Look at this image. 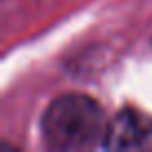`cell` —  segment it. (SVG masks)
Listing matches in <instances>:
<instances>
[{"label": "cell", "mask_w": 152, "mask_h": 152, "mask_svg": "<svg viewBox=\"0 0 152 152\" xmlns=\"http://www.w3.org/2000/svg\"><path fill=\"white\" fill-rule=\"evenodd\" d=\"M105 114L87 94H63L47 105L40 119L43 139L58 150L90 148L105 132Z\"/></svg>", "instance_id": "obj_1"}, {"label": "cell", "mask_w": 152, "mask_h": 152, "mask_svg": "<svg viewBox=\"0 0 152 152\" xmlns=\"http://www.w3.org/2000/svg\"><path fill=\"white\" fill-rule=\"evenodd\" d=\"M150 137H152V119L134 107H125L119 110L112 116V121L105 125L101 145L107 150H128V148L141 145Z\"/></svg>", "instance_id": "obj_2"}]
</instances>
